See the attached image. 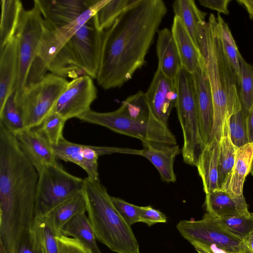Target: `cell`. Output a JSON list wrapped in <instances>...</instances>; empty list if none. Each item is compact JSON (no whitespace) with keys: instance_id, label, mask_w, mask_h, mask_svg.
<instances>
[{"instance_id":"obj_34","label":"cell","mask_w":253,"mask_h":253,"mask_svg":"<svg viewBox=\"0 0 253 253\" xmlns=\"http://www.w3.org/2000/svg\"><path fill=\"white\" fill-rule=\"evenodd\" d=\"M216 19L219 26L220 37L223 49L227 58L237 73L240 82V57L241 55L239 52L228 24L224 21L219 13L217 14Z\"/></svg>"},{"instance_id":"obj_21","label":"cell","mask_w":253,"mask_h":253,"mask_svg":"<svg viewBox=\"0 0 253 253\" xmlns=\"http://www.w3.org/2000/svg\"><path fill=\"white\" fill-rule=\"evenodd\" d=\"M253 166V142L238 148L234 166L223 186L218 188L236 195L243 194V185Z\"/></svg>"},{"instance_id":"obj_4","label":"cell","mask_w":253,"mask_h":253,"mask_svg":"<svg viewBox=\"0 0 253 253\" xmlns=\"http://www.w3.org/2000/svg\"><path fill=\"white\" fill-rule=\"evenodd\" d=\"M88 218L97 240L117 253H140L131 226L123 219L99 180L84 179Z\"/></svg>"},{"instance_id":"obj_10","label":"cell","mask_w":253,"mask_h":253,"mask_svg":"<svg viewBox=\"0 0 253 253\" xmlns=\"http://www.w3.org/2000/svg\"><path fill=\"white\" fill-rule=\"evenodd\" d=\"M84 179L66 171L58 163L39 173L37 205L39 216L44 215L60 203L83 190Z\"/></svg>"},{"instance_id":"obj_45","label":"cell","mask_w":253,"mask_h":253,"mask_svg":"<svg viewBox=\"0 0 253 253\" xmlns=\"http://www.w3.org/2000/svg\"><path fill=\"white\" fill-rule=\"evenodd\" d=\"M198 253H215L212 248L199 242H194L191 243Z\"/></svg>"},{"instance_id":"obj_49","label":"cell","mask_w":253,"mask_h":253,"mask_svg":"<svg viewBox=\"0 0 253 253\" xmlns=\"http://www.w3.org/2000/svg\"><path fill=\"white\" fill-rule=\"evenodd\" d=\"M0 253H8L3 244L0 242Z\"/></svg>"},{"instance_id":"obj_28","label":"cell","mask_w":253,"mask_h":253,"mask_svg":"<svg viewBox=\"0 0 253 253\" xmlns=\"http://www.w3.org/2000/svg\"><path fill=\"white\" fill-rule=\"evenodd\" d=\"M62 235L76 239L91 253H102L85 212H81L72 218L64 226Z\"/></svg>"},{"instance_id":"obj_30","label":"cell","mask_w":253,"mask_h":253,"mask_svg":"<svg viewBox=\"0 0 253 253\" xmlns=\"http://www.w3.org/2000/svg\"><path fill=\"white\" fill-rule=\"evenodd\" d=\"M240 90L239 93L242 110L246 118L253 105V66L240 57Z\"/></svg>"},{"instance_id":"obj_20","label":"cell","mask_w":253,"mask_h":253,"mask_svg":"<svg viewBox=\"0 0 253 253\" xmlns=\"http://www.w3.org/2000/svg\"><path fill=\"white\" fill-rule=\"evenodd\" d=\"M205 205L207 212L220 218L250 213L243 194L236 195L219 189L206 194Z\"/></svg>"},{"instance_id":"obj_40","label":"cell","mask_w":253,"mask_h":253,"mask_svg":"<svg viewBox=\"0 0 253 253\" xmlns=\"http://www.w3.org/2000/svg\"><path fill=\"white\" fill-rule=\"evenodd\" d=\"M59 253H91L76 239L63 235L57 236Z\"/></svg>"},{"instance_id":"obj_9","label":"cell","mask_w":253,"mask_h":253,"mask_svg":"<svg viewBox=\"0 0 253 253\" xmlns=\"http://www.w3.org/2000/svg\"><path fill=\"white\" fill-rule=\"evenodd\" d=\"M47 28L37 4L34 1L32 8L24 10L15 35L18 41V75L14 93L15 99L25 88L40 43Z\"/></svg>"},{"instance_id":"obj_29","label":"cell","mask_w":253,"mask_h":253,"mask_svg":"<svg viewBox=\"0 0 253 253\" xmlns=\"http://www.w3.org/2000/svg\"><path fill=\"white\" fill-rule=\"evenodd\" d=\"M131 0H107L94 15L97 28L104 31L110 28L130 4Z\"/></svg>"},{"instance_id":"obj_25","label":"cell","mask_w":253,"mask_h":253,"mask_svg":"<svg viewBox=\"0 0 253 253\" xmlns=\"http://www.w3.org/2000/svg\"><path fill=\"white\" fill-rule=\"evenodd\" d=\"M86 211L83 190L63 201L44 215L58 236L62 235L64 226L75 216Z\"/></svg>"},{"instance_id":"obj_22","label":"cell","mask_w":253,"mask_h":253,"mask_svg":"<svg viewBox=\"0 0 253 253\" xmlns=\"http://www.w3.org/2000/svg\"><path fill=\"white\" fill-rule=\"evenodd\" d=\"M219 141L212 138L205 145L200 153L196 165L206 194L219 188L218 155Z\"/></svg>"},{"instance_id":"obj_39","label":"cell","mask_w":253,"mask_h":253,"mask_svg":"<svg viewBox=\"0 0 253 253\" xmlns=\"http://www.w3.org/2000/svg\"><path fill=\"white\" fill-rule=\"evenodd\" d=\"M112 203L120 215L130 226L139 222V206L119 198L111 196Z\"/></svg>"},{"instance_id":"obj_3","label":"cell","mask_w":253,"mask_h":253,"mask_svg":"<svg viewBox=\"0 0 253 253\" xmlns=\"http://www.w3.org/2000/svg\"><path fill=\"white\" fill-rule=\"evenodd\" d=\"M198 43L209 81L213 106L212 128L210 141H220L229 131L230 117L242 109L237 73L223 47L219 26L211 13L208 22L199 24Z\"/></svg>"},{"instance_id":"obj_17","label":"cell","mask_w":253,"mask_h":253,"mask_svg":"<svg viewBox=\"0 0 253 253\" xmlns=\"http://www.w3.org/2000/svg\"><path fill=\"white\" fill-rule=\"evenodd\" d=\"M18 144L38 173L49 165L57 164L51 145L37 128H25L15 134Z\"/></svg>"},{"instance_id":"obj_27","label":"cell","mask_w":253,"mask_h":253,"mask_svg":"<svg viewBox=\"0 0 253 253\" xmlns=\"http://www.w3.org/2000/svg\"><path fill=\"white\" fill-rule=\"evenodd\" d=\"M0 23V49L15 35L24 10L19 0H1Z\"/></svg>"},{"instance_id":"obj_5","label":"cell","mask_w":253,"mask_h":253,"mask_svg":"<svg viewBox=\"0 0 253 253\" xmlns=\"http://www.w3.org/2000/svg\"><path fill=\"white\" fill-rule=\"evenodd\" d=\"M174 82L177 97L175 107L183 137L181 153L184 162L196 166L205 145L199 126L197 98L192 74L181 67Z\"/></svg>"},{"instance_id":"obj_41","label":"cell","mask_w":253,"mask_h":253,"mask_svg":"<svg viewBox=\"0 0 253 253\" xmlns=\"http://www.w3.org/2000/svg\"><path fill=\"white\" fill-rule=\"evenodd\" d=\"M139 222L151 226L157 223L167 222L166 216L161 211L150 206H139Z\"/></svg>"},{"instance_id":"obj_7","label":"cell","mask_w":253,"mask_h":253,"mask_svg":"<svg viewBox=\"0 0 253 253\" xmlns=\"http://www.w3.org/2000/svg\"><path fill=\"white\" fill-rule=\"evenodd\" d=\"M65 78L51 73L24 88L15 101L26 128L39 126L53 111L60 95L68 83Z\"/></svg>"},{"instance_id":"obj_1","label":"cell","mask_w":253,"mask_h":253,"mask_svg":"<svg viewBox=\"0 0 253 253\" xmlns=\"http://www.w3.org/2000/svg\"><path fill=\"white\" fill-rule=\"evenodd\" d=\"M167 12L162 0H132L104 31L97 84L121 87L146 63L145 57Z\"/></svg>"},{"instance_id":"obj_2","label":"cell","mask_w":253,"mask_h":253,"mask_svg":"<svg viewBox=\"0 0 253 253\" xmlns=\"http://www.w3.org/2000/svg\"><path fill=\"white\" fill-rule=\"evenodd\" d=\"M38 179L15 135L0 124V242L8 253H16L39 217Z\"/></svg>"},{"instance_id":"obj_8","label":"cell","mask_w":253,"mask_h":253,"mask_svg":"<svg viewBox=\"0 0 253 253\" xmlns=\"http://www.w3.org/2000/svg\"><path fill=\"white\" fill-rule=\"evenodd\" d=\"M103 34L104 31L97 28L93 15L74 34L59 53L71 67L96 79L100 65Z\"/></svg>"},{"instance_id":"obj_46","label":"cell","mask_w":253,"mask_h":253,"mask_svg":"<svg viewBox=\"0 0 253 253\" xmlns=\"http://www.w3.org/2000/svg\"><path fill=\"white\" fill-rule=\"evenodd\" d=\"M237 1L244 6L249 13L250 18L253 20V0H237Z\"/></svg>"},{"instance_id":"obj_44","label":"cell","mask_w":253,"mask_h":253,"mask_svg":"<svg viewBox=\"0 0 253 253\" xmlns=\"http://www.w3.org/2000/svg\"><path fill=\"white\" fill-rule=\"evenodd\" d=\"M247 130L249 143L253 142V105L246 118Z\"/></svg>"},{"instance_id":"obj_24","label":"cell","mask_w":253,"mask_h":253,"mask_svg":"<svg viewBox=\"0 0 253 253\" xmlns=\"http://www.w3.org/2000/svg\"><path fill=\"white\" fill-rule=\"evenodd\" d=\"M171 32L180 59L181 67L192 74L198 67L201 55L180 19L174 16Z\"/></svg>"},{"instance_id":"obj_12","label":"cell","mask_w":253,"mask_h":253,"mask_svg":"<svg viewBox=\"0 0 253 253\" xmlns=\"http://www.w3.org/2000/svg\"><path fill=\"white\" fill-rule=\"evenodd\" d=\"M181 235L190 243L196 242L209 246H216L225 253L243 250V239L228 231L218 217L207 212L198 220H181L176 225Z\"/></svg>"},{"instance_id":"obj_47","label":"cell","mask_w":253,"mask_h":253,"mask_svg":"<svg viewBox=\"0 0 253 253\" xmlns=\"http://www.w3.org/2000/svg\"><path fill=\"white\" fill-rule=\"evenodd\" d=\"M243 240L246 245L253 252V231L243 239Z\"/></svg>"},{"instance_id":"obj_37","label":"cell","mask_w":253,"mask_h":253,"mask_svg":"<svg viewBox=\"0 0 253 253\" xmlns=\"http://www.w3.org/2000/svg\"><path fill=\"white\" fill-rule=\"evenodd\" d=\"M230 232L243 239L253 231V212L227 218H218Z\"/></svg>"},{"instance_id":"obj_14","label":"cell","mask_w":253,"mask_h":253,"mask_svg":"<svg viewBox=\"0 0 253 253\" xmlns=\"http://www.w3.org/2000/svg\"><path fill=\"white\" fill-rule=\"evenodd\" d=\"M49 29L66 26L95 4L97 0H35Z\"/></svg>"},{"instance_id":"obj_43","label":"cell","mask_w":253,"mask_h":253,"mask_svg":"<svg viewBox=\"0 0 253 253\" xmlns=\"http://www.w3.org/2000/svg\"><path fill=\"white\" fill-rule=\"evenodd\" d=\"M231 0H199V2L201 5L216 10L220 14L223 13L228 15L229 11L228 6Z\"/></svg>"},{"instance_id":"obj_42","label":"cell","mask_w":253,"mask_h":253,"mask_svg":"<svg viewBox=\"0 0 253 253\" xmlns=\"http://www.w3.org/2000/svg\"><path fill=\"white\" fill-rule=\"evenodd\" d=\"M16 253H40L38 241L34 228L22 239Z\"/></svg>"},{"instance_id":"obj_19","label":"cell","mask_w":253,"mask_h":253,"mask_svg":"<svg viewBox=\"0 0 253 253\" xmlns=\"http://www.w3.org/2000/svg\"><path fill=\"white\" fill-rule=\"evenodd\" d=\"M18 75V41L15 36L0 49V111L14 93Z\"/></svg>"},{"instance_id":"obj_18","label":"cell","mask_w":253,"mask_h":253,"mask_svg":"<svg viewBox=\"0 0 253 253\" xmlns=\"http://www.w3.org/2000/svg\"><path fill=\"white\" fill-rule=\"evenodd\" d=\"M142 142L143 148L141 156L155 166L162 181L175 182L176 177L173 170V163L176 156L181 152L178 145L153 141Z\"/></svg>"},{"instance_id":"obj_13","label":"cell","mask_w":253,"mask_h":253,"mask_svg":"<svg viewBox=\"0 0 253 253\" xmlns=\"http://www.w3.org/2000/svg\"><path fill=\"white\" fill-rule=\"evenodd\" d=\"M97 91L93 79L86 75L69 82L58 98L53 109L67 121L91 110Z\"/></svg>"},{"instance_id":"obj_15","label":"cell","mask_w":253,"mask_h":253,"mask_svg":"<svg viewBox=\"0 0 253 253\" xmlns=\"http://www.w3.org/2000/svg\"><path fill=\"white\" fill-rule=\"evenodd\" d=\"M145 94L153 115L168 126L169 116L177 97L174 80L168 78L157 68Z\"/></svg>"},{"instance_id":"obj_31","label":"cell","mask_w":253,"mask_h":253,"mask_svg":"<svg viewBox=\"0 0 253 253\" xmlns=\"http://www.w3.org/2000/svg\"><path fill=\"white\" fill-rule=\"evenodd\" d=\"M40 253H59L58 236L45 216H39L34 227Z\"/></svg>"},{"instance_id":"obj_36","label":"cell","mask_w":253,"mask_h":253,"mask_svg":"<svg viewBox=\"0 0 253 253\" xmlns=\"http://www.w3.org/2000/svg\"><path fill=\"white\" fill-rule=\"evenodd\" d=\"M67 120L55 111L51 112L36 127L51 145L57 144L64 136L63 131Z\"/></svg>"},{"instance_id":"obj_32","label":"cell","mask_w":253,"mask_h":253,"mask_svg":"<svg viewBox=\"0 0 253 253\" xmlns=\"http://www.w3.org/2000/svg\"><path fill=\"white\" fill-rule=\"evenodd\" d=\"M237 149L231 141L229 131L219 141L218 168L219 188L223 186L227 177L232 169Z\"/></svg>"},{"instance_id":"obj_33","label":"cell","mask_w":253,"mask_h":253,"mask_svg":"<svg viewBox=\"0 0 253 253\" xmlns=\"http://www.w3.org/2000/svg\"><path fill=\"white\" fill-rule=\"evenodd\" d=\"M51 148L57 159L74 163L86 171L83 144L70 142L64 137L57 144L51 145Z\"/></svg>"},{"instance_id":"obj_11","label":"cell","mask_w":253,"mask_h":253,"mask_svg":"<svg viewBox=\"0 0 253 253\" xmlns=\"http://www.w3.org/2000/svg\"><path fill=\"white\" fill-rule=\"evenodd\" d=\"M106 1L97 0L92 7L66 26L55 29L47 28L45 30L28 74L25 87L39 81L47 74V66L57 52Z\"/></svg>"},{"instance_id":"obj_23","label":"cell","mask_w":253,"mask_h":253,"mask_svg":"<svg viewBox=\"0 0 253 253\" xmlns=\"http://www.w3.org/2000/svg\"><path fill=\"white\" fill-rule=\"evenodd\" d=\"M156 51L158 68L168 78L174 80L181 65L172 33L169 29L158 32Z\"/></svg>"},{"instance_id":"obj_48","label":"cell","mask_w":253,"mask_h":253,"mask_svg":"<svg viewBox=\"0 0 253 253\" xmlns=\"http://www.w3.org/2000/svg\"><path fill=\"white\" fill-rule=\"evenodd\" d=\"M253 253V252H252L248 248V247L246 245L245 248L243 250H242L240 251L236 252H233V253Z\"/></svg>"},{"instance_id":"obj_16","label":"cell","mask_w":253,"mask_h":253,"mask_svg":"<svg viewBox=\"0 0 253 253\" xmlns=\"http://www.w3.org/2000/svg\"><path fill=\"white\" fill-rule=\"evenodd\" d=\"M197 98L200 130L205 145L210 141L213 125V106L208 77L202 57L192 73Z\"/></svg>"},{"instance_id":"obj_6","label":"cell","mask_w":253,"mask_h":253,"mask_svg":"<svg viewBox=\"0 0 253 253\" xmlns=\"http://www.w3.org/2000/svg\"><path fill=\"white\" fill-rule=\"evenodd\" d=\"M81 121L105 127L116 132L134 137L143 141L176 144L175 136L166 125L157 119L149 122L134 119L120 107L109 112L89 110L79 116Z\"/></svg>"},{"instance_id":"obj_35","label":"cell","mask_w":253,"mask_h":253,"mask_svg":"<svg viewBox=\"0 0 253 253\" xmlns=\"http://www.w3.org/2000/svg\"><path fill=\"white\" fill-rule=\"evenodd\" d=\"M0 124L14 135L26 128L16 106L14 93L9 96L0 111Z\"/></svg>"},{"instance_id":"obj_38","label":"cell","mask_w":253,"mask_h":253,"mask_svg":"<svg viewBox=\"0 0 253 253\" xmlns=\"http://www.w3.org/2000/svg\"><path fill=\"white\" fill-rule=\"evenodd\" d=\"M228 126L231 141L237 149L249 143L246 117L242 109L230 117Z\"/></svg>"},{"instance_id":"obj_26","label":"cell","mask_w":253,"mask_h":253,"mask_svg":"<svg viewBox=\"0 0 253 253\" xmlns=\"http://www.w3.org/2000/svg\"><path fill=\"white\" fill-rule=\"evenodd\" d=\"M175 16L181 21L200 52L198 27L205 21L207 13L200 10L193 0H176L172 3Z\"/></svg>"}]
</instances>
